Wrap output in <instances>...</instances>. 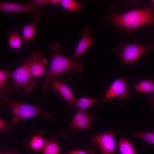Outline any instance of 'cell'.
<instances>
[{"label": "cell", "instance_id": "16", "mask_svg": "<svg viewBox=\"0 0 154 154\" xmlns=\"http://www.w3.org/2000/svg\"><path fill=\"white\" fill-rule=\"evenodd\" d=\"M8 41L9 46L12 48L17 50L22 44L21 37L17 31L10 30L7 32Z\"/></svg>", "mask_w": 154, "mask_h": 154}, {"label": "cell", "instance_id": "4", "mask_svg": "<svg viewBox=\"0 0 154 154\" xmlns=\"http://www.w3.org/2000/svg\"><path fill=\"white\" fill-rule=\"evenodd\" d=\"M154 50V44H149L135 43L127 45L122 48L120 52L121 59L123 64L135 62L147 50Z\"/></svg>", "mask_w": 154, "mask_h": 154}, {"label": "cell", "instance_id": "1", "mask_svg": "<svg viewBox=\"0 0 154 154\" xmlns=\"http://www.w3.org/2000/svg\"><path fill=\"white\" fill-rule=\"evenodd\" d=\"M49 46L52 52L50 66L43 82L42 89L46 90L49 84L53 79L64 73L69 72L73 74L81 72L83 63L80 61H76L72 58L67 57L60 53L58 49L60 46L58 42L52 43Z\"/></svg>", "mask_w": 154, "mask_h": 154}, {"label": "cell", "instance_id": "20", "mask_svg": "<svg viewBox=\"0 0 154 154\" xmlns=\"http://www.w3.org/2000/svg\"><path fill=\"white\" fill-rule=\"evenodd\" d=\"M60 3L64 8L73 11H79L83 5V4L73 0H60Z\"/></svg>", "mask_w": 154, "mask_h": 154}, {"label": "cell", "instance_id": "18", "mask_svg": "<svg viewBox=\"0 0 154 154\" xmlns=\"http://www.w3.org/2000/svg\"><path fill=\"white\" fill-rule=\"evenodd\" d=\"M134 88L137 93L154 92V81L152 80H142L136 83Z\"/></svg>", "mask_w": 154, "mask_h": 154}, {"label": "cell", "instance_id": "25", "mask_svg": "<svg viewBox=\"0 0 154 154\" xmlns=\"http://www.w3.org/2000/svg\"><path fill=\"white\" fill-rule=\"evenodd\" d=\"M67 152L68 153H71L73 154H96L95 152L93 150L88 149L85 151L77 150L67 151Z\"/></svg>", "mask_w": 154, "mask_h": 154}, {"label": "cell", "instance_id": "12", "mask_svg": "<svg viewBox=\"0 0 154 154\" xmlns=\"http://www.w3.org/2000/svg\"><path fill=\"white\" fill-rule=\"evenodd\" d=\"M0 10L8 12H33L39 14L40 9L31 3L22 5L11 2H0Z\"/></svg>", "mask_w": 154, "mask_h": 154}, {"label": "cell", "instance_id": "23", "mask_svg": "<svg viewBox=\"0 0 154 154\" xmlns=\"http://www.w3.org/2000/svg\"><path fill=\"white\" fill-rule=\"evenodd\" d=\"M133 136L140 138L149 143L154 145V130L136 132L133 135Z\"/></svg>", "mask_w": 154, "mask_h": 154}, {"label": "cell", "instance_id": "21", "mask_svg": "<svg viewBox=\"0 0 154 154\" xmlns=\"http://www.w3.org/2000/svg\"><path fill=\"white\" fill-rule=\"evenodd\" d=\"M47 141L40 136L35 135L31 139L30 146L33 149L42 151Z\"/></svg>", "mask_w": 154, "mask_h": 154}, {"label": "cell", "instance_id": "10", "mask_svg": "<svg viewBox=\"0 0 154 154\" xmlns=\"http://www.w3.org/2000/svg\"><path fill=\"white\" fill-rule=\"evenodd\" d=\"M81 38L79 40L72 58L74 60L84 53L94 40L92 30L90 27H85L81 31Z\"/></svg>", "mask_w": 154, "mask_h": 154}, {"label": "cell", "instance_id": "8", "mask_svg": "<svg viewBox=\"0 0 154 154\" xmlns=\"http://www.w3.org/2000/svg\"><path fill=\"white\" fill-rule=\"evenodd\" d=\"M20 120L30 118L37 116H43L53 122L56 120L52 117L51 112H45L39 104L37 106L19 103Z\"/></svg>", "mask_w": 154, "mask_h": 154}, {"label": "cell", "instance_id": "22", "mask_svg": "<svg viewBox=\"0 0 154 154\" xmlns=\"http://www.w3.org/2000/svg\"><path fill=\"white\" fill-rule=\"evenodd\" d=\"M59 150V147L55 141L47 140L42 151L43 154H58Z\"/></svg>", "mask_w": 154, "mask_h": 154}, {"label": "cell", "instance_id": "13", "mask_svg": "<svg viewBox=\"0 0 154 154\" xmlns=\"http://www.w3.org/2000/svg\"><path fill=\"white\" fill-rule=\"evenodd\" d=\"M40 19V18L38 15H35L32 21L23 28L22 35L26 43L31 41L35 36L36 31L37 24L39 22Z\"/></svg>", "mask_w": 154, "mask_h": 154}, {"label": "cell", "instance_id": "26", "mask_svg": "<svg viewBox=\"0 0 154 154\" xmlns=\"http://www.w3.org/2000/svg\"><path fill=\"white\" fill-rule=\"evenodd\" d=\"M7 126L6 125L3 121L1 119H0V130H4L7 128Z\"/></svg>", "mask_w": 154, "mask_h": 154}, {"label": "cell", "instance_id": "29", "mask_svg": "<svg viewBox=\"0 0 154 154\" xmlns=\"http://www.w3.org/2000/svg\"><path fill=\"white\" fill-rule=\"evenodd\" d=\"M151 1L152 2V3H153V5H154V0H151Z\"/></svg>", "mask_w": 154, "mask_h": 154}, {"label": "cell", "instance_id": "2", "mask_svg": "<svg viewBox=\"0 0 154 154\" xmlns=\"http://www.w3.org/2000/svg\"><path fill=\"white\" fill-rule=\"evenodd\" d=\"M154 7L137 9L125 14L112 15L108 20L120 28L131 31L143 25L154 23Z\"/></svg>", "mask_w": 154, "mask_h": 154}, {"label": "cell", "instance_id": "24", "mask_svg": "<svg viewBox=\"0 0 154 154\" xmlns=\"http://www.w3.org/2000/svg\"><path fill=\"white\" fill-rule=\"evenodd\" d=\"M60 0H35L31 4L37 7L38 6H44L47 5H56L60 3Z\"/></svg>", "mask_w": 154, "mask_h": 154}, {"label": "cell", "instance_id": "28", "mask_svg": "<svg viewBox=\"0 0 154 154\" xmlns=\"http://www.w3.org/2000/svg\"><path fill=\"white\" fill-rule=\"evenodd\" d=\"M0 154H7V153H6L1 152L0 153Z\"/></svg>", "mask_w": 154, "mask_h": 154}, {"label": "cell", "instance_id": "17", "mask_svg": "<svg viewBox=\"0 0 154 154\" xmlns=\"http://www.w3.org/2000/svg\"><path fill=\"white\" fill-rule=\"evenodd\" d=\"M11 73L8 70L5 69L0 70V94L1 96L8 93L10 90L9 84L6 82L7 80L9 78Z\"/></svg>", "mask_w": 154, "mask_h": 154}, {"label": "cell", "instance_id": "6", "mask_svg": "<svg viewBox=\"0 0 154 154\" xmlns=\"http://www.w3.org/2000/svg\"><path fill=\"white\" fill-rule=\"evenodd\" d=\"M94 119L93 116L86 113L85 111H76L70 126L68 128L62 130L61 134L66 137L73 129H84L90 130V123Z\"/></svg>", "mask_w": 154, "mask_h": 154}, {"label": "cell", "instance_id": "30", "mask_svg": "<svg viewBox=\"0 0 154 154\" xmlns=\"http://www.w3.org/2000/svg\"><path fill=\"white\" fill-rule=\"evenodd\" d=\"M69 154H72V153H69Z\"/></svg>", "mask_w": 154, "mask_h": 154}, {"label": "cell", "instance_id": "19", "mask_svg": "<svg viewBox=\"0 0 154 154\" xmlns=\"http://www.w3.org/2000/svg\"><path fill=\"white\" fill-rule=\"evenodd\" d=\"M118 148L121 154H137L131 143L123 137L120 138L119 141Z\"/></svg>", "mask_w": 154, "mask_h": 154}, {"label": "cell", "instance_id": "9", "mask_svg": "<svg viewBox=\"0 0 154 154\" xmlns=\"http://www.w3.org/2000/svg\"><path fill=\"white\" fill-rule=\"evenodd\" d=\"M48 62L40 52L35 51L30 57L28 63L29 71L32 78L46 75L45 66Z\"/></svg>", "mask_w": 154, "mask_h": 154}, {"label": "cell", "instance_id": "7", "mask_svg": "<svg viewBox=\"0 0 154 154\" xmlns=\"http://www.w3.org/2000/svg\"><path fill=\"white\" fill-rule=\"evenodd\" d=\"M91 140L98 146L101 154H114L116 144L113 131L96 135Z\"/></svg>", "mask_w": 154, "mask_h": 154}, {"label": "cell", "instance_id": "11", "mask_svg": "<svg viewBox=\"0 0 154 154\" xmlns=\"http://www.w3.org/2000/svg\"><path fill=\"white\" fill-rule=\"evenodd\" d=\"M51 90L53 92H58L68 103L70 108H73L75 99L71 90L60 79H54L51 85Z\"/></svg>", "mask_w": 154, "mask_h": 154}, {"label": "cell", "instance_id": "15", "mask_svg": "<svg viewBox=\"0 0 154 154\" xmlns=\"http://www.w3.org/2000/svg\"><path fill=\"white\" fill-rule=\"evenodd\" d=\"M102 100L103 99L78 98L75 99L73 108L76 111H85L87 109Z\"/></svg>", "mask_w": 154, "mask_h": 154}, {"label": "cell", "instance_id": "5", "mask_svg": "<svg viewBox=\"0 0 154 154\" xmlns=\"http://www.w3.org/2000/svg\"><path fill=\"white\" fill-rule=\"evenodd\" d=\"M127 80L126 77L118 78L113 82L103 99L104 103H106L118 97L124 100H127L129 97L130 94Z\"/></svg>", "mask_w": 154, "mask_h": 154}, {"label": "cell", "instance_id": "27", "mask_svg": "<svg viewBox=\"0 0 154 154\" xmlns=\"http://www.w3.org/2000/svg\"><path fill=\"white\" fill-rule=\"evenodd\" d=\"M152 102H153V104H154V95L153 96V97H152Z\"/></svg>", "mask_w": 154, "mask_h": 154}, {"label": "cell", "instance_id": "3", "mask_svg": "<svg viewBox=\"0 0 154 154\" xmlns=\"http://www.w3.org/2000/svg\"><path fill=\"white\" fill-rule=\"evenodd\" d=\"M30 56H26L21 65L10 75L9 78L13 82V88L15 90L23 89L25 92L29 94L33 91L37 84V82L33 79L28 66Z\"/></svg>", "mask_w": 154, "mask_h": 154}, {"label": "cell", "instance_id": "14", "mask_svg": "<svg viewBox=\"0 0 154 154\" xmlns=\"http://www.w3.org/2000/svg\"><path fill=\"white\" fill-rule=\"evenodd\" d=\"M3 104H7L10 108L12 114V121L9 125L12 126L19 121V103L15 102L7 97L0 96Z\"/></svg>", "mask_w": 154, "mask_h": 154}]
</instances>
